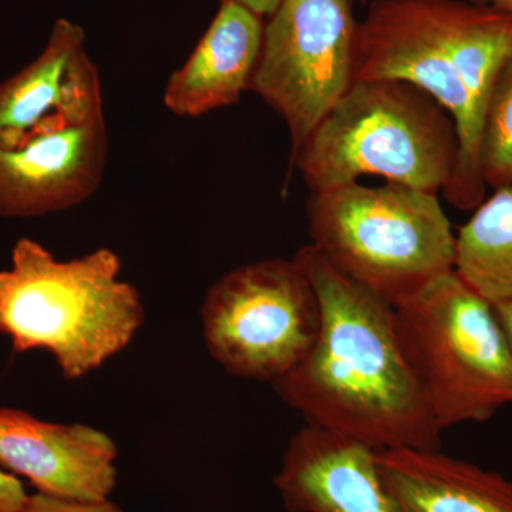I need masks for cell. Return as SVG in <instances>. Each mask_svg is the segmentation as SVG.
<instances>
[{"instance_id":"5bb4252c","label":"cell","mask_w":512,"mask_h":512,"mask_svg":"<svg viewBox=\"0 0 512 512\" xmlns=\"http://www.w3.org/2000/svg\"><path fill=\"white\" fill-rule=\"evenodd\" d=\"M376 464L402 512H512V481L440 450L383 448Z\"/></svg>"},{"instance_id":"d6986e66","label":"cell","mask_w":512,"mask_h":512,"mask_svg":"<svg viewBox=\"0 0 512 512\" xmlns=\"http://www.w3.org/2000/svg\"><path fill=\"white\" fill-rule=\"evenodd\" d=\"M220 3H235V5L244 6L261 16V18H269L274 15L275 10L279 8L282 0H218Z\"/></svg>"},{"instance_id":"3957f363","label":"cell","mask_w":512,"mask_h":512,"mask_svg":"<svg viewBox=\"0 0 512 512\" xmlns=\"http://www.w3.org/2000/svg\"><path fill=\"white\" fill-rule=\"evenodd\" d=\"M120 272L111 249L62 261L20 238L12 266L0 269V335L15 355L45 350L64 379H82L126 349L146 320L140 292Z\"/></svg>"},{"instance_id":"6da1fadb","label":"cell","mask_w":512,"mask_h":512,"mask_svg":"<svg viewBox=\"0 0 512 512\" xmlns=\"http://www.w3.org/2000/svg\"><path fill=\"white\" fill-rule=\"evenodd\" d=\"M293 259L318 295L320 328L301 365L272 383L282 402L306 424L375 450H440L441 431L404 356L392 303L333 268L309 244Z\"/></svg>"},{"instance_id":"ba28073f","label":"cell","mask_w":512,"mask_h":512,"mask_svg":"<svg viewBox=\"0 0 512 512\" xmlns=\"http://www.w3.org/2000/svg\"><path fill=\"white\" fill-rule=\"evenodd\" d=\"M355 0H282L265 22L249 92L285 121L291 157L356 83Z\"/></svg>"},{"instance_id":"ac0fdd59","label":"cell","mask_w":512,"mask_h":512,"mask_svg":"<svg viewBox=\"0 0 512 512\" xmlns=\"http://www.w3.org/2000/svg\"><path fill=\"white\" fill-rule=\"evenodd\" d=\"M25 485L15 474L0 468V512H16L28 498Z\"/></svg>"},{"instance_id":"7c38bea8","label":"cell","mask_w":512,"mask_h":512,"mask_svg":"<svg viewBox=\"0 0 512 512\" xmlns=\"http://www.w3.org/2000/svg\"><path fill=\"white\" fill-rule=\"evenodd\" d=\"M274 485L289 512H402L375 448L311 424L289 440Z\"/></svg>"},{"instance_id":"8fae6325","label":"cell","mask_w":512,"mask_h":512,"mask_svg":"<svg viewBox=\"0 0 512 512\" xmlns=\"http://www.w3.org/2000/svg\"><path fill=\"white\" fill-rule=\"evenodd\" d=\"M116 443L87 424L50 423L0 409V466L36 493L76 501L110 498L117 485Z\"/></svg>"},{"instance_id":"8992f818","label":"cell","mask_w":512,"mask_h":512,"mask_svg":"<svg viewBox=\"0 0 512 512\" xmlns=\"http://www.w3.org/2000/svg\"><path fill=\"white\" fill-rule=\"evenodd\" d=\"M396 329L441 433L512 404V348L494 305L456 274L394 306Z\"/></svg>"},{"instance_id":"e0dca14e","label":"cell","mask_w":512,"mask_h":512,"mask_svg":"<svg viewBox=\"0 0 512 512\" xmlns=\"http://www.w3.org/2000/svg\"><path fill=\"white\" fill-rule=\"evenodd\" d=\"M16 512H127L110 498L100 501H76L46 494H29Z\"/></svg>"},{"instance_id":"2e32d148","label":"cell","mask_w":512,"mask_h":512,"mask_svg":"<svg viewBox=\"0 0 512 512\" xmlns=\"http://www.w3.org/2000/svg\"><path fill=\"white\" fill-rule=\"evenodd\" d=\"M480 170L485 187L512 188V59L495 84L485 111Z\"/></svg>"},{"instance_id":"7402d4cb","label":"cell","mask_w":512,"mask_h":512,"mask_svg":"<svg viewBox=\"0 0 512 512\" xmlns=\"http://www.w3.org/2000/svg\"><path fill=\"white\" fill-rule=\"evenodd\" d=\"M360 3H366V0H359Z\"/></svg>"},{"instance_id":"7a4b0ae2","label":"cell","mask_w":512,"mask_h":512,"mask_svg":"<svg viewBox=\"0 0 512 512\" xmlns=\"http://www.w3.org/2000/svg\"><path fill=\"white\" fill-rule=\"evenodd\" d=\"M511 59L512 16L470 0H375L359 22L356 82L412 84L456 124L457 163L441 192L458 210H476L485 200V111Z\"/></svg>"},{"instance_id":"30bf717a","label":"cell","mask_w":512,"mask_h":512,"mask_svg":"<svg viewBox=\"0 0 512 512\" xmlns=\"http://www.w3.org/2000/svg\"><path fill=\"white\" fill-rule=\"evenodd\" d=\"M107 156L106 119L0 148V218L45 217L83 204L103 183Z\"/></svg>"},{"instance_id":"52a82bcc","label":"cell","mask_w":512,"mask_h":512,"mask_svg":"<svg viewBox=\"0 0 512 512\" xmlns=\"http://www.w3.org/2000/svg\"><path fill=\"white\" fill-rule=\"evenodd\" d=\"M200 316L205 348L225 372L272 384L311 352L320 303L295 259H261L214 282Z\"/></svg>"},{"instance_id":"277c9868","label":"cell","mask_w":512,"mask_h":512,"mask_svg":"<svg viewBox=\"0 0 512 512\" xmlns=\"http://www.w3.org/2000/svg\"><path fill=\"white\" fill-rule=\"evenodd\" d=\"M457 156L456 124L429 94L399 80H359L291 157L289 171L298 170L311 192L373 175L439 194Z\"/></svg>"},{"instance_id":"44dd1931","label":"cell","mask_w":512,"mask_h":512,"mask_svg":"<svg viewBox=\"0 0 512 512\" xmlns=\"http://www.w3.org/2000/svg\"><path fill=\"white\" fill-rule=\"evenodd\" d=\"M470 2L488 6V8L497 9L512 16V0H470Z\"/></svg>"},{"instance_id":"9c48e42d","label":"cell","mask_w":512,"mask_h":512,"mask_svg":"<svg viewBox=\"0 0 512 512\" xmlns=\"http://www.w3.org/2000/svg\"><path fill=\"white\" fill-rule=\"evenodd\" d=\"M99 119L103 89L86 32L79 23L57 19L36 59L0 82V148Z\"/></svg>"},{"instance_id":"5b68a950","label":"cell","mask_w":512,"mask_h":512,"mask_svg":"<svg viewBox=\"0 0 512 512\" xmlns=\"http://www.w3.org/2000/svg\"><path fill=\"white\" fill-rule=\"evenodd\" d=\"M311 247L333 268L399 305L456 265V234L434 192L360 183L311 192Z\"/></svg>"},{"instance_id":"ffe728a7","label":"cell","mask_w":512,"mask_h":512,"mask_svg":"<svg viewBox=\"0 0 512 512\" xmlns=\"http://www.w3.org/2000/svg\"><path fill=\"white\" fill-rule=\"evenodd\" d=\"M495 313H497L498 320H500L501 326H503L505 335L510 340L512 348V299L511 301L498 303L494 305Z\"/></svg>"},{"instance_id":"9a60e30c","label":"cell","mask_w":512,"mask_h":512,"mask_svg":"<svg viewBox=\"0 0 512 512\" xmlns=\"http://www.w3.org/2000/svg\"><path fill=\"white\" fill-rule=\"evenodd\" d=\"M454 271L491 305L512 299V188L494 190L456 235Z\"/></svg>"},{"instance_id":"4fadbf2b","label":"cell","mask_w":512,"mask_h":512,"mask_svg":"<svg viewBox=\"0 0 512 512\" xmlns=\"http://www.w3.org/2000/svg\"><path fill=\"white\" fill-rule=\"evenodd\" d=\"M264 29V18L251 10L220 3L191 55L168 79L167 110L192 119L237 104L249 92Z\"/></svg>"}]
</instances>
